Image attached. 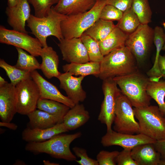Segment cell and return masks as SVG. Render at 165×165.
<instances>
[{
	"instance_id": "1",
	"label": "cell",
	"mask_w": 165,
	"mask_h": 165,
	"mask_svg": "<svg viewBox=\"0 0 165 165\" xmlns=\"http://www.w3.org/2000/svg\"><path fill=\"white\" fill-rule=\"evenodd\" d=\"M137 64L134 56L125 46L104 56L98 77L103 80L130 74L137 71Z\"/></svg>"
},
{
	"instance_id": "2",
	"label": "cell",
	"mask_w": 165,
	"mask_h": 165,
	"mask_svg": "<svg viewBox=\"0 0 165 165\" xmlns=\"http://www.w3.org/2000/svg\"><path fill=\"white\" fill-rule=\"evenodd\" d=\"M114 80L134 108L149 105L151 98L146 90L149 78L137 71L125 75L115 77Z\"/></svg>"
},
{
	"instance_id": "3",
	"label": "cell",
	"mask_w": 165,
	"mask_h": 165,
	"mask_svg": "<svg viewBox=\"0 0 165 165\" xmlns=\"http://www.w3.org/2000/svg\"><path fill=\"white\" fill-rule=\"evenodd\" d=\"M82 135L80 132L71 134L62 133L43 142H28L25 149L34 153H46L54 158L68 161H76V157L71 151L70 145Z\"/></svg>"
},
{
	"instance_id": "4",
	"label": "cell",
	"mask_w": 165,
	"mask_h": 165,
	"mask_svg": "<svg viewBox=\"0 0 165 165\" xmlns=\"http://www.w3.org/2000/svg\"><path fill=\"white\" fill-rule=\"evenodd\" d=\"M67 16L57 12L53 6L45 16L39 18L31 14L27 22V26L43 47H46L48 46L46 42L48 37L54 36L59 41L64 38L61 24Z\"/></svg>"
},
{
	"instance_id": "5",
	"label": "cell",
	"mask_w": 165,
	"mask_h": 165,
	"mask_svg": "<svg viewBox=\"0 0 165 165\" xmlns=\"http://www.w3.org/2000/svg\"><path fill=\"white\" fill-rule=\"evenodd\" d=\"M107 0H99L90 10L84 13L68 16L61 23L64 38L80 37L84 32L99 19Z\"/></svg>"
},
{
	"instance_id": "6",
	"label": "cell",
	"mask_w": 165,
	"mask_h": 165,
	"mask_svg": "<svg viewBox=\"0 0 165 165\" xmlns=\"http://www.w3.org/2000/svg\"><path fill=\"white\" fill-rule=\"evenodd\" d=\"M134 109L139 133L156 141L165 139V117L158 106L150 105Z\"/></svg>"
},
{
	"instance_id": "7",
	"label": "cell",
	"mask_w": 165,
	"mask_h": 165,
	"mask_svg": "<svg viewBox=\"0 0 165 165\" xmlns=\"http://www.w3.org/2000/svg\"><path fill=\"white\" fill-rule=\"evenodd\" d=\"M132 107L130 101L121 92L116 101L113 121L114 130L128 134L139 133V124L135 119Z\"/></svg>"
},
{
	"instance_id": "8",
	"label": "cell",
	"mask_w": 165,
	"mask_h": 165,
	"mask_svg": "<svg viewBox=\"0 0 165 165\" xmlns=\"http://www.w3.org/2000/svg\"><path fill=\"white\" fill-rule=\"evenodd\" d=\"M154 30L148 24H141L133 33L129 35L125 46L134 56L137 64L146 59L153 42Z\"/></svg>"
},
{
	"instance_id": "9",
	"label": "cell",
	"mask_w": 165,
	"mask_h": 165,
	"mask_svg": "<svg viewBox=\"0 0 165 165\" xmlns=\"http://www.w3.org/2000/svg\"><path fill=\"white\" fill-rule=\"evenodd\" d=\"M102 89L104 95L97 119L106 125L107 131L111 130L113 123L117 99L121 93L113 78L103 80Z\"/></svg>"
},
{
	"instance_id": "10",
	"label": "cell",
	"mask_w": 165,
	"mask_h": 165,
	"mask_svg": "<svg viewBox=\"0 0 165 165\" xmlns=\"http://www.w3.org/2000/svg\"><path fill=\"white\" fill-rule=\"evenodd\" d=\"M17 113L27 115L37 108L40 98L38 86L31 77L25 79L16 86Z\"/></svg>"
},
{
	"instance_id": "11",
	"label": "cell",
	"mask_w": 165,
	"mask_h": 165,
	"mask_svg": "<svg viewBox=\"0 0 165 165\" xmlns=\"http://www.w3.org/2000/svg\"><path fill=\"white\" fill-rule=\"evenodd\" d=\"M0 42L24 50L35 56H40L43 46L38 39L28 34L0 26Z\"/></svg>"
},
{
	"instance_id": "12",
	"label": "cell",
	"mask_w": 165,
	"mask_h": 165,
	"mask_svg": "<svg viewBox=\"0 0 165 165\" xmlns=\"http://www.w3.org/2000/svg\"><path fill=\"white\" fill-rule=\"evenodd\" d=\"M156 141L139 133L134 135L122 133L112 130L107 131L103 136L101 142L104 147L117 145L123 149H131L138 145L154 143Z\"/></svg>"
},
{
	"instance_id": "13",
	"label": "cell",
	"mask_w": 165,
	"mask_h": 165,
	"mask_svg": "<svg viewBox=\"0 0 165 165\" xmlns=\"http://www.w3.org/2000/svg\"><path fill=\"white\" fill-rule=\"evenodd\" d=\"M58 46L62 59L70 63H82L90 61L88 53L81 37L63 38Z\"/></svg>"
},
{
	"instance_id": "14",
	"label": "cell",
	"mask_w": 165,
	"mask_h": 165,
	"mask_svg": "<svg viewBox=\"0 0 165 165\" xmlns=\"http://www.w3.org/2000/svg\"><path fill=\"white\" fill-rule=\"evenodd\" d=\"M31 12L28 0H19L14 6H7L5 13L8 24L14 30L28 34L25 24L31 15Z\"/></svg>"
},
{
	"instance_id": "15",
	"label": "cell",
	"mask_w": 165,
	"mask_h": 165,
	"mask_svg": "<svg viewBox=\"0 0 165 165\" xmlns=\"http://www.w3.org/2000/svg\"><path fill=\"white\" fill-rule=\"evenodd\" d=\"M16 113L15 86L8 82L0 86V118L1 121L11 122Z\"/></svg>"
},
{
	"instance_id": "16",
	"label": "cell",
	"mask_w": 165,
	"mask_h": 165,
	"mask_svg": "<svg viewBox=\"0 0 165 165\" xmlns=\"http://www.w3.org/2000/svg\"><path fill=\"white\" fill-rule=\"evenodd\" d=\"M84 78L81 76L74 77L67 72L61 73L57 78L60 82V88L75 104L84 101L86 97V93L81 85Z\"/></svg>"
},
{
	"instance_id": "17",
	"label": "cell",
	"mask_w": 165,
	"mask_h": 165,
	"mask_svg": "<svg viewBox=\"0 0 165 165\" xmlns=\"http://www.w3.org/2000/svg\"><path fill=\"white\" fill-rule=\"evenodd\" d=\"M31 76L38 87L40 98L57 101L70 108L75 105L72 100L62 94L55 86L44 78L36 70L31 72Z\"/></svg>"
},
{
	"instance_id": "18",
	"label": "cell",
	"mask_w": 165,
	"mask_h": 165,
	"mask_svg": "<svg viewBox=\"0 0 165 165\" xmlns=\"http://www.w3.org/2000/svg\"><path fill=\"white\" fill-rule=\"evenodd\" d=\"M68 131L63 122L46 129L32 128L27 127L22 133V139L28 142H43L54 136Z\"/></svg>"
},
{
	"instance_id": "19",
	"label": "cell",
	"mask_w": 165,
	"mask_h": 165,
	"mask_svg": "<svg viewBox=\"0 0 165 165\" xmlns=\"http://www.w3.org/2000/svg\"><path fill=\"white\" fill-rule=\"evenodd\" d=\"M131 155L138 165H158L161 160L160 153L154 143H145L137 145L131 150Z\"/></svg>"
},
{
	"instance_id": "20",
	"label": "cell",
	"mask_w": 165,
	"mask_h": 165,
	"mask_svg": "<svg viewBox=\"0 0 165 165\" xmlns=\"http://www.w3.org/2000/svg\"><path fill=\"white\" fill-rule=\"evenodd\" d=\"M90 118L89 112L83 104L79 103L70 108L64 117L63 123L68 131L73 130L85 124Z\"/></svg>"
},
{
	"instance_id": "21",
	"label": "cell",
	"mask_w": 165,
	"mask_h": 165,
	"mask_svg": "<svg viewBox=\"0 0 165 165\" xmlns=\"http://www.w3.org/2000/svg\"><path fill=\"white\" fill-rule=\"evenodd\" d=\"M96 2V0H58L53 7L58 13L69 16L86 12Z\"/></svg>"
},
{
	"instance_id": "22",
	"label": "cell",
	"mask_w": 165,
	"mask_h": 165,
	"mask_svg": "<svg viewBox=\"0 0 165 165\" xmlns=\"http://www.w3.org/2000/svg\"><path fill=\"white\" fill-rule=\"evenodd\" d=\"M40 56L42 59L40 69L47 79L57 78L61 73L58 70L59 56L51 46L43 47Z\"/></svg>"
},
{
	"instance_id": "23",
	"label": "cell",
	"mask_w": 165,
	"mask_h": 165,
	"mask_svg": "<svg viewBox=\"0 0 165 165\" xmlns=\"http://www.w3.org/2000/svg\"><path fill=\"white\" fill-rule=\"evenodd\" d=\"M128 35L116 25L106 38L98 42L103 55L104 56L112 51L125 46Z\"/></svg>"
},
{
	"instance_id": "24",
	"label": "cell",
	"mask_w": 165,
	"mask_h": 165,
	"mask_svg": "<svg viewBox=\"0 0 165 165\" xmlns=\"http://www.w3.org/2000/svg\"><path fill=\"white\" fill-rule=\"evenodd\" d=\"M27 116L29 119V127L32 128H49L63 122V118L39 109H36Z\"/></svg>"
},
{
	"instance_id": "25",
	"label": "cell",
	"mask_w": 165,
	"mask_h": 165,
	"mask_svg": "<svg viewBox=\"0 0 165 165\" xmlns=\"http://www.w3.org/2000/svg\"><path fill=\"white\" fill-rule=\"evenodd\" d=\"M64 72H68L72 75L86 76L93 75L98 77L100 72V63L89 61L82 63H70L62 66Z\"/></svg>"
},
{
	"instance_id": "26",
	"label": "cell",
	"mask_w": 165,
	"mask_h": 165,
	"mask_svg": "<svg viewBox=\"0 0 165 165\" xmlns=\"http://www.w3.org/2000/svg\"><path fill=\"white\" fill-rule=\"evenodd\" d=\"M153 42L156 48V52L154 64L152 68L147 72L150 78L160 79L163 76L160 72L158 67V59L161 50H165V33L163 28L157 26L154 29Z\"/></svg>"
},
{
	"instance_id": "27",
	"label": "cell",
	"mask_w": 165,
	"mask_h": 165,
	"mask_svg": "<svg viewBox=\"0 0 165 165\" xmlns=\"http://www.w3.org/2000/svg\"><path fill=\"white\" fill-rule=\"evenodd\" d=\"M116 26L113 21L99 18L83 34L88 35L99 42L106 38Z\"/></svg>"
},
{
	"instance_id": "28",
	"label": "cell",
	"mask_w": 165,
	"mask_h": 165,
	"mask_svg": "<svg viewBox=\"0 0 165 165\" xmlns=\"http://www.w3.org/2000/svg\"><path fill=\"white\" fill-rule=\"evenodd\" d=\"M148 94L157 103L159 108L165 117V81H150L147 88Z\"/></svg>"
},
{
	"instance_id": "29",
	"label": "cell",
	"mask_w": 165,
	"mask_h": 165,
	"mask_svg": "<svg viewBox=\"0 0 165 165\" xmlns=\"http://www.w3.org/2000/svg\"><path fill=\"white\" fill-rule=\"evenodd\" d=\"M37 108L51 115L63 119L70 108L60 102L46 99L40 98Z\"/></svg>"
},
{
	"instance_id": "30",
	"label": "cell",
	"mask_w": 165,
	"mask_h": 165,
	"mask_svg": "<svg viewBox=\"0 0 165 165\" xmlns=\"http://www.w3.org/2000/svg\"><path fill=\"white\" fill-rule=\"evenodd\" d=\"M140 24L137 16L131 7L123 12L122 17L116 25L129 35L134 32Z\"/></svg>"
},
{
	"instance_id": "31",
	"label": "cell",
	"mask_w": 165,
	"mask_h": 165,
	"mask_svg": "<svg viewBox=\"0 0 165 165\" xmlns=\"http://www.w3.org/2000/svg\"><path fill=\"white\" fill-rule=\"evenodd\" d=\"M18 53V58L14 66L17 68L25 71L31 72L36 69H40V64L35 56L29 54L21 48L16 47Z\"/></svg>"
},
{
	"instance_id": "32",
	"label": "cell",
	"mask_w": 165,
	"mask_h": 165,
	"mask_svg": "<svg viewBox=\"0 0 165 165\" xmlns=\"http://www.w3.org/2000/svg\"><path fill=\"white\" fill-rule=\"evenodd\" d=\"M0 67L5 71L10 83L15 86L22 81L31 77V72L10 65L3 59H0Z\"/></svg>"
},
{
	"instance_id": "33",
	"label": "cell",
	"mask_w": 165,
	"mask_h": 165,
	"mask_svg": "<svg viewBox=\"0 0 165 165\" xmlns=\"http://www.w3.org/2000/svg\"><path fill=\"white\" fill-rule=\"evenodd\" d=\"M131 8L141 24H148L151 22L152 13L148 0H133Z\"/></svg>"
},
{
	"instance_id": "34",
	"label": "cell",
	"mask_w": 165,
	"mask_h": 165,
	"mask_svg": "<svg viewBox=\"0 0 165 165\" xmlns=\"http://www.w3.org/2000/svg\"><path fill=\"white\" fill-rule=\"evenodd\" d=\"M80 37L87 50L90 61L100 63L104 56L101 52L98 42L84 34Z\"/></svg>"
},
{
	"instance_id": "35",
	"label": "cell",
	"mask_w": 165,
	"mask_h": 165,
	"mask_svg": "<svg viewBox=\"0 0 165 165\" xmlns=\"http://www.w3.org/2000/svg\"><path fill=\"white\" fill-rule=\"evenodd\" d=\"M33 6L35 16L42 18L46 16L53 5L56 4L58 0H28Z\"/></svg>"
},
{
	"instance_id": "36",
	"label": "cell",
	"mask_w": 165,
	"mask_h": 165,
	"mask_svg": "<svg viewBox=\"0 0 165 165\" xmlns=\"http://www.w3.org/2000/svg\"><path fill=\"white\" fill-rule=\"evenodd\" d=\"M123 12L115 7L106 5L102 8L99 18L104 20L113 21H119L122 17Z\"/></svg>"
},
{
	"instance_id": "37",
	"label": "cell",
	"mask_w": 165,
	"mask_h": 165,
	"mask_svg": "<svg viewBox=\"0 0 165 165\" xmlns=\"http://www.w3.org/2000/svg\"><path fill=\"white\" fill-rule=\"evenodd\" d=\"M119 152L114 151L109 152L102 150L99 152L96 156L98 165H116V160Z\"/></svg>"
},
{
	"instance_id": "38",
	"label": "cell",
	"mask_w": 165,
	"mask_h": 165,
	"mask_svg": "<svg viewBox=\"0 0 165 165\" xmlns=\"http://www.w3.org/2000/svg\"><path fill=\"white\" fill-rule=\"evenodd\" d=\"M72 150L75 155L80 160H76L77 163L80 165H98L97 160L89 157L86 150L83 148L75 146Z\"/></svg>"
},
{
	"instance_id": "39",
	"label": "cell",
	"mask_w": 165,
	"mask_h": 165,
	"mask_svg": "<svg viewBox=\"0 0 165 165\" xmlns=\"http://www.w3.org/2000/svg\"><path fill=\"white\" fill-rule=\"evenodd\" d=\"M131 149H123L119 152L117 156L116 161L118 165H138L134 160L131 155Z\"/></svg>"
},
{
	"instance_id": "40",
	"label": "cell",
	"mask_w": 165,
	"mask_h": 165,
	"mask_svg": "<svg viewBox=\"0 0 165 165\" xmlns=\"http://www.w3.org/2000/svg\"><path fill=\"white\" fill-rule=\"evenodd\" d=\"M133 0H107L106 5H112L123 12L130 8Z\"/></svg>"
},
{
	"instance_id": "41",
	"label": "cell",
	"mask_w": 165,
	"mask_h": 165,
	"mask_svg": "<svg viewBox=\"0 0 165 165\" xmlns=\"http://www.w3.org/2000/svg\"><path fill=\"white\" fill-rule=\"evenodd\" d=\"M154 145L156 150L160 154L161 160H165V139L156 141Z\"/></svg>"
},
{
	"instance_id": "42",
	"label": "cell",
	"mask_w": 165,
	"mask_h": 165,
	"mask_svg": "<svg viewBox=\"0 0 165 165\" xmlns=\"http://www.w3.org/2000/svg\"><path fill=\"white\" fill-rule=\"evenodd\" d=\"M158 67L160 71L163 76L165 77V54L162 56L160 55L158 59Z\"/></svg>"
},
{
	"instance_id": "43",
	"label": "cell",
	"mask_w": 165,
	"mask_h": 165,
	"mask_svg": "<svg viewBox=\"0 0 165 165\" xmlns=\"http://www.w3.org/2000/svg\"><path fill=\"white\" fill-rule=\"evenodd\" d=\"M0 127H5L11 130H16L17 128V126L14 123L11 122H0Z\"/></svg>"
},
{
	"instance_id": "44",
	"label": "cell",
	"mask_w": 165,
	"mask_h": 165,
	"mask_svg": "<svg viewBox=\"0 0 165 165\" xmlns=\"http://www.w3.org/2000/svg\"><path fill=\"white\" fill-rule=\"evenodd\" d=\"M19 0H7V5L9 7L13 6L15 5Z\"/></svg>"
},
{
	"instance_id": "45",
	"label": "cell",
	"mask_w": 165,
	"mask_h": 165,
	"mask_svg": "<svg viewBox=\"0 0 165 165\" xmlns=\"http://www.w3.org/2000/svg\"><path fill=\"white\" fill-rule=\"evenodd\" d=\"M43 162L44 165H59V163L51 162L49 160H44L43 161Z\"/></svg>"
},
{
	"instance_id": "46",
	"label": "cell",
	"mask_w": 165,
	"mask_h": 165,
	"mask_svg": "<svg viewBox=\"0 0 165 165\" xmlns=\"http://www.w3.org/2000/svg\"><path fill=\"white\" fill-rule=\"evenodd\" d=\"M7 82H8L5 81V79L1 76H0V86L5 84Z\"/></svg>"
},
{
	"instance_id": "47",
	"label": "cell",
	"mask_w": 165,
	"mask_h": 165,
	"mask_svg": "<svg viewBox=\"0 0 165 165\" xmlns=\"http://www.w3.org/2000/svg\"><path fill=\"white\" fill-rule=\"evenodd\" d=\"M158 165H165V160H160Z\"/></svg>"
},
{
	"instance_id": "48",
	"label": "cell",
	"mask_w": 165,
	"mask_h": 165,
	"mask_svg": "<svg viewBox=\"0 0 165 165\" xmlns=\"http://www.w3.org/2000/svg\"><path fill=\"white\" fill-rule=\"evenodd\" d=\"M162 25L163 26L165 30V22H163L162 23Z\"/></svg>"
},
{
	"instance_id": "49",
	"label": "cell",
	"mask_w": 165,
	"mask_h": 165,
	"mask_svg": "<svg viewBox=\"0 0 165 165\" xmlns=\"http://www.w3.org/2000/svg\"><path fill=\"white\" fill-rule=\"evenodd\" d=\"M99 0H96V1L97 2V1H99Z\"/></svg>"
}]
</instances>
